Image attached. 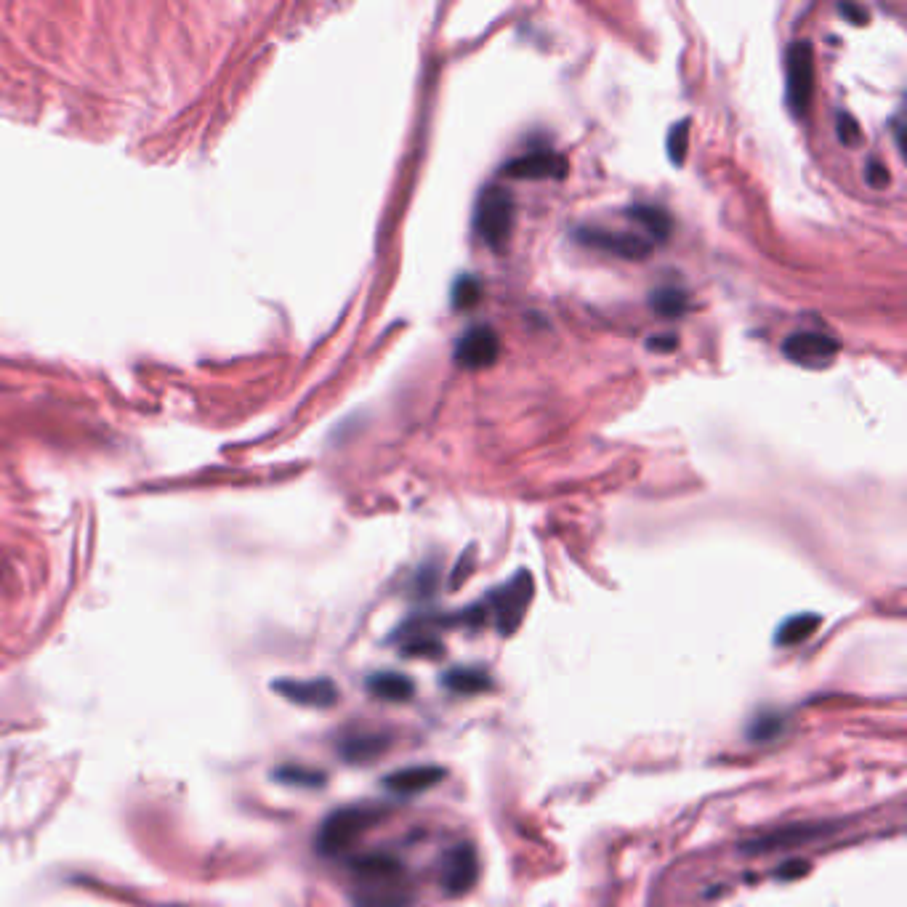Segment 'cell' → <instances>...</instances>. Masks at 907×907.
<instances>
[{
    "mask_svg": "<svg viewBox=\"0 0 907 907\" xmlns=\"http://www.w3.org/2000/svg\"><path fill=\"white\" fill-rule=\"evenodd\" d=\"M567 173V160L554 149H535L503 165V176L511 179H562Z\"/></svg>",
    "mask_w": 907,
    "mask_h": 907,
    "instance_id": "8fae6325",
    "label": "cell"
},
{
    "mask_svg": "<svg viewBox=\"0 0 907 907\" xmlns=\"http://www.w3.org/2000/svg\"><path fill=\"white\" fill-rule=\"evenodd\" d=\"M838 341L830 336H822V333H814V330H804V333H793V336L785 338V344H782V354L788 357L793 365H801V368L809 370H820L828 368L833 357L838 354Z\"/></svg>",
    "mask_w": 907,
    "mask_h": 907,
    "instance_id": "9c48e42d",
    "label": "cell"
},
{
    "mask_svg": "<svg viewBox=\"0 0 907 907\" xmlns=\"http://www.w3.org/2000/svg\"><path fill=\"white\" fill-rule=\"evenodd\" d=\"M836 128H838V141H841L844 147H854V144H860L862 133H860V126H857V120H854L852 115L838 112Z\"/></svg>",
    "mask_w": 907,
    "mask_h": 907,
    "instance_id": "603a6c76",
    "label": "cell"
},
{
    "mask_svg": "<svg viewBox=\"0 0 907 907\" xmlns=\"http://www.w3.org/2000/svg\"><path fill=\"white\" fill-rule=\"evenodd\" d=\"M386 809L376 804H354L336 809L328 814V820L322 822L320 833H317V852L325 857H338L346 849H352L365 833H368L376 822H381Z\"/></svg>",
    "mask_w": 907,
    "mask_h": 907,
    "instance_id": "7a4b0ae2",
    "label": "cell"
},
{
    "mask_svg": "<svg viewBox=\"0 0 907 907\" xmlns=\"http://www.w3.org/2000/svg\"><path fill=\"white\" fill-rule=\"evenodd\" d=\"M649 304L655 309L660 317H681V314L689 309V296L687 290L676 288V285H663V288H657L652 296H649Z\"/></svg>",
    "mask_w": 907,
    "mask_h": 907,
    "instance_id": "d6986e66",
    "label": "cell"
},
{
    "mask_svg": "<svg viewBox=\"0 0 907 907\" xmlns=\"http://www.w3.org/2000/svg\"><path fill=\"white\" fill-rule=\"evenodd\" d=\"M453 357L466 370L490 368L501 357V336L490 325H474L458 338Z\"/></svg>",
    "mask_w": 907,
    "mask_h": 907,
    "instance_id": "ba28073f",
    "label": "cell"
},
{
    "mask_svg": "<svg viewBox=\"0 0 907 907\" xmlns=\"http://www.w3.org/2000/svg\"><path fill=\"white\" fill-rule=\"evenodd\" d=\"M368 692L386 703H405L415 695V684L405 673L378 671L368 679Z\"/></svg>",
    "mask_w": 907,
    "mask_h": 907,
    "instance_id": "9a60e30c",
    "label": "cell"
},
{
    "mask_svg": "<svg viewBox=\"0 0 907 907\" xmlns=\"http://www.w3.org/2000/svg\"><path fill=\"white\" fill-rule=\"evenodd\" d=\"M892 128H894V139H897V147H902V115H897V118L892 120Z\"/></svg>",
    "mask_w": 907,
    "mask_h": 907,
    "instance_id": "83f0119b",
    "label": "cell"
},
{
    "mask_svg": "<svg viewBox=\"0 0 907 907\" xmlns=\"http://www.w3.org/2000/svg\"><path fill=\"white\" fill-rule=\"evenodd\" d=\"M676 344H679V341H676L673 333H665V336H652L647 341V346L652 349V352H673Z\"/></svg>",
    "mask_w": 907,
    "mask_h": 907,
    "instance_id": "484cf974",
    "label": "cell"
},
{
    "mask_svg": "<svg viewBox=\"0 0 907 907\" xmlns=\"http://www.w3.org/2000/svg\"><path fill=\"white\" fill-rule=\"evenodd\" d=\"M479 878V857L471 844H455L447 849L439 862V884L447 897H461L471 892Z\"/></svg>",
    "mask_w": 907,
    "mask_h": 907,
    "instance_id": "52a82bcc",
    "label": "cell"
},
{
    "mask_svg": "<svg viewBox=\"0 0 907 907\" xmlns=\"http://www.w3.org/2000/svg\"><path fill=\"white\" fill-rule=\"evenodd\" d=\"M841 14L854 16V24L868 22V11H862V8H857V6H841Z\"/></svg>",
    "mask_w": 907,
    "mask_h": 907,
    "instance_id": "4316f807",
    "label": "cell"
},
{
    "mask_svg": "<svg viewBox=\"0 0 907 907\" xmlns=\"http://www.w3.org/2000/svg\"><path fill=\"white\" fill-rule=\"evenodd\" d=\"M442 780H445V769L434 767V764H421V767H407L386 775L384 788L391 790L394 796H415V793L434 788Z\"/></svg>",
    "mask_w": 907,
    "mask_h": 907,
    "instance_id": "4fadbf2b",
    "label": "cell"
},
{
    "mask_svg": "<svg viewBox=\"0 0 907 907\" xmlns=\"http://www.w3.org/2000/svg\"><path fill=\"white\" fill-rule=\"evenodd\" d=\"M479 298H482V282L477 277H471V274H463L458 277L453 285V306L455 309H471V306L479 304Z\"/></svg>",
    "mask_w": 907,
    "mask_h": 907,
    "instance_id": "44dd1931",
    "label": "cell"
},
{
    "mask_svg": "<svg viewBox=\"0 0 907 907\" xmlns=\"http://www.w3.org/2000/svg\"><path fill=\"white\" fill-rule=\"evenodd\" d=\"M514 213H517L514 195L506 187L490 184L479 192L477 205H474V232L490 251L501 253L509 245L514 219H517Z\"/></svg>",
    "mask_w": 907,
    "mask_h": 907,
    "instance_id": "3957f363",
    "label": "cell"
},
{
    "mask_svg": "<svg viewBox=\"0 0 907 907\" xmlns=\"http://www.w3.org/2000/svg\"><path fill=\"white\" fill-rule=\"evenodd\" d=\"M788 107L793 115H806L814 94V51L809 40H793L785 54Z\"/></svg>",
    "mask_w": 907,
    "mask_h": 907,
    "instance_id": "5b68a950",
    "label": "cell"
},
{
    "mask_svg": "<svg viewBox=\"0 0 907 907\" xmlns=\"http://www.w3.org/2000/svg\"><path fill=\"white\" fill-rule=\"evenodd\" d=\"M532 594H535V583L532 575L527 570L517 572L509 583H503L501 588H495L487 594L485 604L487 620H493L498 634L511 636L519 628V623L524 620V612L530 607Z\"/></svg>",
    "mask_w": 907,
    "mask_h": 907,
    "instance_id": "277c9868",
    "label": "cell"
},
{
    "mask_svg": "<svg viewBox=\"0 0 907 907\" xmlns=\"http://www.w3.org/2000/svg\"><path fill=\"white\" fill-rule=\"evenodd\" d=\"M442 687L455 695H482L493 687V679L485 668H450L442 676Z\"/></svg>",
    "mask_w": 907,
    "mask_h": 907,
    "instance_id": "e0dca14e",
    "label": "cell"
},
{
    "mask_svg": "<svg viewBox=\"0 0 907 907\" xmlns=\"http://www.w3.org/2000/svg\"><path fill=\"white\" fill-rule=\"evenodd\" d=\"M389 745V735H381V732H357V735H346L341 740V745H338V751H341V759L352 761V764H368V761L378 759Z\"/></svg>",
    "mask_w": 907,
    "mask_h": 907,
    "instance_id": "5bb4252c",
    "label": "cell"
},
{
    "mask_svg": "<svg viewBox=\"0 0 907 907\" xmlns=\"http://www.w3.org/2000/svg\"><path fill=\"white\" fill-rule=\"evenodd\" d=\"M277 695L304 708H333L338 703L336 681L330 679H282L274 681Z\"/></svg>",
    "mask_w": 907,
    "mask_h": 907,
    "instance_id": "30bf717a",
    "label": "cell"
},
{
    "mask_svg": "<svg viewBox=\"0 0 907 907\" xmlns=\"http://www.w3.org/2000/svg\"><path fill=\"white\" fill-rule=\"evenodd\" d=\"M277 777L285 782H293V785H322V782H325V775H322V772H312V769H298V767L280 769Z\"/></svg>",
    "mask_w": 907,
    "mask_h": 907,
    "instance_id": "cb8c5ba5",
    "label": "cell"
},
{
    "mask_svg": "<svg viewBox=\"0 0 907 907\" xmlns=\"http://www.w3.org/2000/svg\"><path fill=\"white\" fill-rule=\"evenodd\" d=\"M820 623L822 618L820 615H814V612L793 615V618H788L780 628H777L775 644H780V647H796V644L806 642V639L820 628Z\"/></svg>",
    "mask_w": 907,
    "mask_h": 907,
    "instance_id": "ac0fdd59",
    "label": "cell"
},
{
    "mask_svg": "<svg viewBox=\"0 0 907 907\" xmlns=\"http://www.w3.org/2000/svg\"><path fill=\"white\" fill-rule=\"evenodd\" d=\"M865 179H868L870 187H876V189L889 187V173H886V168L881 165L878 157H870L868 165H865Z\"/></svg>",
    "mask_w": 907,
    "mask_h": 907,
    "instance_id": "d4e9b609",
    "label": "cell"
},
{
    "mask_svg": "<svg viewBox=\"0 0 907 907\" xmlns=\"http://www.w3.org/2000/svg\"><path fill=\"white\" fill-rule=\"evenodd\" d=\"M628 219H634L639 227L644 229V235L652 245H663L668 243V237H671L673 221L671 216L663 211V208H657V205H631L628 208Z\"/></svg>",
    "mask_w": 907,
    "mask_h": 907,
    "instance_id": "2e32d148",
    "label": "cell"
},
{
    "mask_svg": "<svg viewBox=\"0 0 907 907\" xmlns=\"http://www.w3.org/2000/svg\"><path fill=\"white\" fill-rule=\"evenodd\" d=\"M830 830H833L830 825H812V822H804V825H785V828L775 830V833H769V836L753 838V841L743 844V852L759 854L775 852V849H790V846L809 844V841L825 836Z\"/></svg>",
    "mask_w": 907,
    "mask_h": 907,
    "instance_id": "7c38bea8",
    "label": "cell"
},
{
    "mask_svg": "<svg viewBox=\"0 0 907 907\" xmlns=\"http://www.w3.org/2000/svg\"><path fill=\"white\" fill-rule=\"evenodd\" d=\"M349 868L354 876V905L357 907H407L413 902L405 868L394 854H360V857H354Z\"/></svg>",
    "mask_w": 907,
    "mask_h": 907,
    "instance_id": "6da1fadb",
    "label": "cell"
},
{
    "mask_svg": "<svg viewBox=\"0 0 907 907\" xmlns=\"http://www.w3.org/2000/svg\"><path fill=\"white\" fill-rule=\"evenodd\" d=\"M572 237H575V243L586 245V248H594V251L610 253V256H618V259L628 261L647 259L649 251H652V243H649L647 237L634 235V232H612V229L602 227H578Z\"/></svg>",
    "mask_w": 907,
    "mask_h": 907,
    "instance_id": "8992f818",
    "label": "cell"
},
{
    "mask_svg": "<svg viewBox=\"0 0 907 907\" xmlns=\"http://www.w3.org/2000/svg\"><path fill=\"white\" fill-rule=\"evenodd\" d=\"M782 729H785V721H782L780 713H759L756 719L751 721V727H748V737H751L753 743L759 740H775V737L782 735Z\"/></svg>",
    "mask_w": 907,
    "mask_h": 907,
    "instance_id": "ffe728a7",
    "label": "cell"
},
{
    "mask_svg": "<svg viewBox=\"0 0 907 907\" xmlns=\"http://www.w3.org/2000/svg\"><path fill=\"white\" fill-rule=\"evenodd\" d=\"M687 144H689V123L687 120H681L676 126L668 131V157H671V163L681 165L684 163V157H687Z\"/></svg>",
    "mask_w": 907,
    "mask_h": 907,
    "instance_id": "7402d4cb",
    "label": "cell"
}]
</instances>
